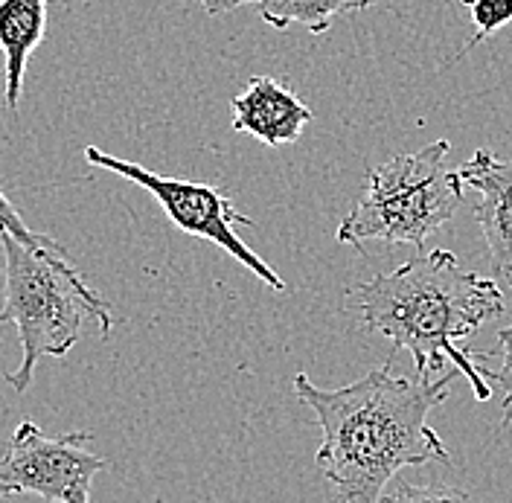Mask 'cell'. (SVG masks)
<instances>
[{"mask_svg": "<svg viewBox=\"0 0 512 503\" xmlns=\"http://www.w3.org/2000/svg\"><path fill=\"white\" fill-rule=\"evenodd\" d=\"M393 355L341 390H320L306 373L294 376L297 399L323 431L315 463L344 503H379L396 472L448 463V448L428 425V413L446 402L460 370L437 381H411L393 376Z\"/></svg>", "mask_w": 512, "mask_h": 503, "instance_id": "cell-1", "label": "cell"}, {"mask_svg": "<svg viewBox=\"0 0 512 503\" xmlns=\"http://www.w3.org/2000/svg\"><path fill=\"white\" fill-rule=\"evenodd\" d=\"M347 309L358 312L364 329L387 338L390 352L408 349L419 381H431V373L443 370L448 358L460 376L469 378L478 402L492 399L489 381L475 358L457 349V341L504 315L507 300L495 280L460 268L454 253H419L405 265L355 285L347 291Z\"/></svg>", "mask_w": 512, "mask_h": 503, "instance_id": "cell-2", "label": "cell"}, {"mask_svg": "<svg viewBox=\"0 0 512 503\" xmlns=\"http://www.w3.org/2000/svg\"><path fill=\"white\" fill-rule=\"evenodd\" d=\"M6 256V300L0 326L12 323L24 349L21 367L3 373V381L24 393L41 358H62L79 341L85 317H94L102 335H111L114 317L70 265L64 248L32 251L15 236L0 233Z\"/></svg>", "mask_w": 512, "mask_h": 503, "instance_id": "cell-3", "label": "cell"}, {"mask_svg": "<svg viewBox=\"0 0 512 503\" xmlns=\"http://www.w3.org/2000/svg\"><path fill=\"white\" fill-rule=\"evenodd\" d=\"M448 140L367 169V187L338 224L341 245L387 242L422 248L463 201L460 172L446 166Z\"/></svg>", "mask_w": 512, "mask_h": 503, "instance_id": "cell-4", "label": "cell"}, {"mask_svg": "<svg viewBox=\"0 0 512 503\" xmlns=\"http://www.w3.org/2000/svg\"><path fill=\"white\" fill-rule=\"evenodd\" d=\"M85 160L91 166L99 169H108V172H117L120 178H126L131 184L143 187L146 192L155 195L163 213L169 216V221L190 233L198 239H207L213 245H219L227 256H233L239 265H245L251 274H256L265 285H271L274 291H283L286 283L283 277L262 259L256 256L236 233V227H254V219L242 216L233 201L219 192L210 184H195V181H181V178H166V175H155L149 169H143L140 163H131V160L114 158L96 146L85 149Z\"/></svg>", "mask_w": 512, "mask_h": 503, "instance_id": "cell-5", "label": "cell"}, {"mask_svg": "<svg viewBox=\"0 0 512 503\" xmlns=\"http://www.w3.org/2000/svg\"><path fill=\"white\" fill-rule=\"evenodd\" d=\"M88 442L85 431L47 437L24 419L0 457V498L38 495L44 503H91V480L108 463Z\"/></svg>", "mask_w": 512, "mask_h": 503, "instance_id": "cell-6", "label": "cell"}, {"mask_svg": "<svg viewBox=\"0 0 512 503\" xmlns=\"http://www.w3.org/2000/svg\"><path fill=\"white\" fill-rule=\"evenodd\" d=\"M457 172L463 187L480 195L475 221L492 251L498 274L512 285V160L495 158L489 149H480Z\"/></svg>", "mask_w": 512, "mask_h": 503, "instance_id": "cell-7", "label": "cell"}, {"mask_svg": "<svg viewBox=\"0 0 512 503\" xmlns=\"http://www.w3.org/2000/svg\"><path fill=\"white\" fill-rule=\"evenodd\" d=\"M233 131L251 134L265 146L300 140L312 123V108L274 76H254L242 94L233 96Z\"/></svg>", "mask_w": 512, "mask_h": 503, "instance_id": "cell-8", "label": "cell"}, {"mask_svg": "<svg viewBox=\"0 0 512 503\" xmlns=\"http://www.w3.org/2000/svg\"><path fill=\"white\" fill-rule=\"evenodd\" d=\"M47 30V0H0V53L6 73V105L15 111L24 91L32 50Z\"/></svg>", "mask_w": 512, "mask_h": 503, "instance_id": "cell-9", "label": "cell"}, {"mask_svg": "<svg viewBox=\"0 0 512 503\" xmlns=\"http://www.w3.org/2000/svg\"><path fill=\"white\" fill-rule=\"evenodd\" d=\"M256 6L259 18L271 24L274 30H288L291 24H300L309 32H326L335 18L352 15L361 9H370L376 0H201L204 12L213 18H222L239 6Z\"/></svg>", "mask_w": 512, "mask_h": 503, "instance_id": "cell-10", "label": "cell"}, {"mask_svg": "<svg viewBox=\"0 0 512 503\" xmlns=\"http://www.w3.org/2000/svg\"><path fill=\"white\" fill-rule=\"evenodd\" d=\"M466 9H472V21H475V35L466 41V47L451 59L460 62L469 50H475L480 41H486L492 32L504 30L512 24V0H460Z\"/></svg>", "mask_w": 512, "mask_h": 503, "instance_id": "cell-11", "label": "cell"}, {"mask_svg": "<svg viewBox=\"0 0 512 503\" xmlns=\"http://www.w3.org/2000/svg\"><path fill=\"white\" fill-rule=\"evenodd\" d=\"M495 355L501 358V364H498L495 370L480 367V373H483L486 381H492V384L501 390V396H504V425H510L512 422V326L501 329L495 349H489L483 358H495Z\"/></svg>", "mask_w": 512, "mask_h": 503, "instance_id": "cell-12", "label": "cell"}, {"mask_svg": "<svg viewBox=\"0 0 512 503\" xmlns=\"http://www.w3.org/2000/svg\"><path fill=\"white\" fill-rule=\"evenodd\" d=\"M379 503H472V498H469L463 489L443 486V483H434V486L402 483V486H396L390 495H382V501Z\"/></svg>", "mask_w": 512, "mask_h": 503, "instance_id": "cell-13", "label": "cell"}, {"mask_svg": "<svg viewBox=\"0 0 512 503\" xmlns=\"http://www.w3.org/2000/svg\"><path fill=\"white\" fill-rule=\"evenodd\" d=\"M0 233H9V236H15L21 245H27L32 251H56V248H62L56 239H50V236H44V233H35L30 230L24 219L18 216V210L12 207V201L0 192Z\"/></svg>", "mask_w": 512, "mask_h": 503, "instance_id": "cell-14", "label": "cell"}]
</instances>
